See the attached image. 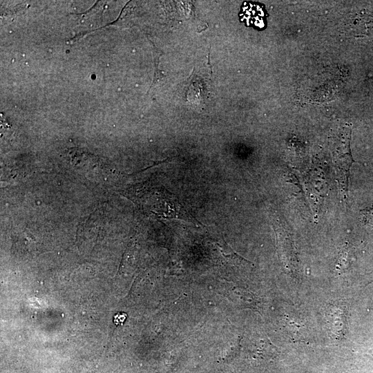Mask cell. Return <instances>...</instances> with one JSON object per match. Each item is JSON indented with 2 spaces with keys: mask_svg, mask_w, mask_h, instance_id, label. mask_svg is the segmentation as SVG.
I'll return each instance as SVG.
<instances>
[{
  "mask_svg": "<svg viewBox=\"0 0 373 373\" xmlns=\"http://www.w3.org/2000/svg\"><path fill=\"white\" fill-rule=\"evenodd\" d=\"M325 318L332 336L336 341L343 340L347 334L348 309L345 303L335 302L325 310Z\"/></svg>",
  "mask_w": 373,
  "mask_h": 373,
  "instance_id": "obj_2",
  "label": "cell"
},
{
  "mask_svg": "<svg viewBox=\"0 0 373 373\" xmlns=\"http://www.w3.org/2000/svg\"><path fill=\"white\" fill-rule=\"evenodd\" d=\"M370 356L373 359V348L370 351Z\"/></svg>",
  "mask_w": 373,
  "mask_h": 373,
  "instance_id": "obj_6",
  "label": "cell"
},
{
  "mask_svg": "<svg viewBox=\"0 0 373 373\" xmlns=\"http://www.w3.org/2000/svg\"><path fill=\"white\" fill-rule=\"evenodd\" d=\"M127 315L125 313H118L114 316L113 321L116 325H122L126 319Z\"/></svg>",
  "mask_w": 373,
  "mask_h": 373,
  "instance_id": "obj_4",
  "label": "cell"
},
{
  "mask_svg": "<svg viewBox=\"0 0 373 373\" xmlns=\"http://www.w3.org/2000/svg\"><path fill=\"white\" fill-rule=\"evenodd\" d=\"M195 80L190 82L189 90H191V94L193 95V97L200 99L204 95V87L202 86L201 82L197 81V79Z\"/></svg>",
  "mask_w": 373,
  "mask_h": 373,
  "instance_id": "obj_3",
  "label": "cell"
},
{
  "mask_svg": "<svg viewBox=\"0 0 373 373\" xmlns=\"http://www.w3.org/2000/svg\"><path fill=\"white\" fill-rule=\"evenodd\" d=\"M363 282V286L365 287L373 282V271L365 274Z\"/></svg>",
  "mask_w": 373,
  "mask_h": 373,
  "instance_id": "obj_5",
  "label": "cell"
},
{
  "mask_svg": "<svg viewBox=\"0 0 373 373\" xmlns=\"http://www.w3.org/2000/svg\"><path fill=\"white\" fill-rule=\"evenodd\" d=\"M350 129H344L334 144L332 151L333 161L335 164L338 180L344 192L348 191L350 169L354 162L350 151Z\"/></svg>",
  "mask_w": 373,
  "mask_h": 373,
  "instance_id": "obj_1",
  "label": "cell"
}]
</instances>
